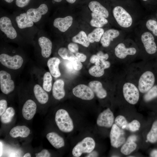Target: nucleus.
Listing matches in <instances>:
<instances>
[{"instance_id":"obj_1","label":"nucleus","mask_w":157,"mask_h":157,"mask_svg":"<svg viewBox=\"0 0 157 157\" xmlns=\"http://www.w3.org/2000/svg\"><path fill=\"white\" fill-rule=\"evenodd\" d=\"M147 61L142 60L125 66L126 78L137 86L140 93L145 94L155 84L156 76L148 67Z\"/></svg>"},{"instance_id":"obj_2","label":"nucleus","mask_w":157,"mask_h":157,"mask_svg":"<svg viewBox=\"0 0 157 157\" xmlns=\"http://www.w3.org/2000/svg\"><path fill=\"white\" fill-rule=\"evenodd\" d=\"M114 54L120 65L125 66L141 60L140 53L134 40L126 38L117 44L114 50Z\"/></svg>"},{"instance_id":"obj_3","label":"nucleus","mask_w":157,"mask_h":157,"mask_svg":"<svg viewBox=\"0 0 157 157\" xmlns=\"http://www.w3.org/2000/svg\"><path fill=\"white\" fill-rule=\"evenodd\" d=\"M113 16L121 30L130 31L135 28L142 19V13L129 11L121 6H117L113 9Z\"/></svg>"},{"instance_id":"obj_4","label":"nucleus","mask_w":157,"mask_h":157,"mask_svg":"<svg viewBox=\"0 0 157 157\" xmlns=\"http://www.w3.org/2000/svg\"><path fill=\"white\" fill-rule=\"evenodd\" d=\"M140 29L136 33L134 40L140 50L142 60L147 61L149 56L157 52V45L154 35L141 26Z\"/></svg>"},{"instance_id":"obj_5","label":"nucleus","mask_w":157,"mask_h":157,"mask_svg":"<svg viewBox=\"0 0 157 157\" xmlns=\"http://www.w3.org/2000/svg\"><path fill=\"white\" fill-rule=\"evenodd\" d=\"M119 81V86L122 89L125 99L131 104H136L139 100L140 96V93L137 86L126 78L124 72L120 74Z\"/></svg>"},{"instance_id":"obj_6","label":"nucleus","mask_w":157,"mask_h":157,"mask_svg":"<svg viewBox=\"0 0 157 157\" xmlns=\"http://www.w3.org/2000/svg\"><path fill=\"white\" fill-rule=\"evenodd\" d=\"M55 120L59 129L63 132H69L74 129L73 121L68 112L65 109H60L56 112Z\"/></svg>"},{"instance_id":"obj_7","label":"nucleus","mask_w":157,"mask_h":157,"mask_svg":"<svg viewBox=\"0 0 157 157\" xmlns=\"http://www.w3.org/2000/svg\"><path fill=\"white\" fill-rule=\"evenodd\" d=\"M95 145L94 140L91 137H87L77 143L74 147L72 154L74 157H78L83 153H89L93 151Z\"/></svg>"},{"instance_id":"obj_8","label":"nucleus","mask_w":157,"mask_h":157,"mask_svg":"<svg viewBox=\"0 0 157 157\" xmlns=\"http://www.w3.org/2000/svg\"><path fill=\"white\" fill-rule=\"evenodd\" d=\"M125 32L122 30L110 29L104 32L100 40L102 46L104 47H109L111 42L116 38L124 39L126 38Z\"/></svg>"},{"instance_id":"obj_9","label":"nucleus","mask_w":157,"mask_h":157,"mask_svg":"<svg viewBox=\"0 0 157 157\" xmlns=\"http://www.w3.org/2000/svg\"><path fill=\"white\" fill-rule=\"evenodd\" d=\"M0 62L4 66L10 69H17L22 66L23 60L20 56L16 55L13 56L2 53L0 55Z\"/></svg>"},{"instance_id":"obj_10","label":"nucleus","mask_w":157,"mask_h":157,"mask_svg":"<svg viewBox=\"0 0 157 157\" xmlns=\"http://www.w3.org/2000/svg\"><path fill=\"white\" fill-rule=\"evenodd\" d=\"M110 137L111 145L115 148L120 147L125 141L124 131L115 124L112 126Z\"/></svg>"},{"instance_id":"obj_11","label":"nucleus","mask_w":157,"mask_h":157,"mask_svg":"<svg viewBox=\"0 0 157 157\" xmlns=\"http://www.w3.org/2000/svg\"><path fill=\"white\" fill-rule=\"evenodd\" d=\"M0 85L1 91L6 94L12 92L15 88L14 83L10 75L5 71H0Z\"/></svg>"},{"instance_id":"obj_12","label":"nucleus","mask_w":157,"mask_h":157,"mask_svg":"<svg viewBox=\"0 0 157 157\" xmlns=\"http://www.w3.org/2000/svg\"><path fill=\"white\" fill-rule=\"evenodd\" d=\"M76 97L84 100H90L94 97V93L89 86L80 84L75 87L72 90Z\"/></svg>"},{"instance_id":"obj_13","label":"nucleus","mask_w":157,"mask_h":157,"mask_svg":"<svg viewBox=\"0 0 157 157\" xmlns=\"http://www.w3.org/2000/svg\"><path fill=\"white\" fill-rule=\"evenodd\" d=\"M114 121L113 114L110 109L108 108L99 114L97 123L99 126L110 128L113 124Z\"/></svg>"},{"instance_id":"obj_14","label":"nucleus","mask_w":157,"mask_h":157,"mask_svg":"<svg viewBox=\"0 0 157 157\" xmlns=\"http://www.w3.org/2000/svg\"><path fill=\"white\" fill-rule=\"evenodd\" d=\"M58 53L62 58L71 61L75 70L78 71L82 68L83 65L81 62L68 49L65 47H61L59 49Z\"/></svg>"},{"instance_id":"obj_15","label":"nucleus","mask_w":157,"mask_h":157,"mask_svg":"<svg viewBox=\"0 0 157 157\" xmlns=\"http://www.w3.org/2000/svg\"><path fill=\"white\" fill-rule=\"evenodd\" d=\"M0 28L7 37L11 39L16 38L17 32L12 26L10 19L6 17H3L0 19Z\"/></svg>"},{"instance_id":"obj_16","label":"nucleus","mask_w":157,"mask_h":157,"mask_svg":"<svg viewBox=\"0 0 157 157\" xmlns=\"http://www.w3.org/2000/svg\"><path fill=\"white\" fill-rule=\"evenodd\" d=\"M48 11V8L45 4H42L37 8H31L27 11L26 13L33 22L39 21L42 15L45 14Z\"/></svg>"},{"instance_id":"obj_17","label":"nucleus","mask_w":157,"mask_h":157,"mask_svg":"<svg viewBox=\"0 0 157 157\" xmlns=\"http://www.w3.org/2000/svg\"><path fill=\"white\" fill-rule=\"evenodd\" d=\"M37 105L33 100L28 99L24 104L22 110V115L24 119L27 120L31 119L36 113Z\"/></svg>"},{"instance_id":"obj_18","label":"nucleus","mask_w":157,"mask_h":157,"mask_svg":"<svg viewBox=\"0 0 157 157\" xmlns=\"http://www.w3.org/2000/svg\"><path fill=\"white\" fill-rule=\"evenodd\" d=\"M73 19L72 17L70 16L64 18H57L54 19L53 25L54 27L58 28L60 31L65 32L72 25Z\"/></svg>"},{"instance_id":"obj_19","label":"nucleus","mask_w":157,"mask_h":157,"mask_svg":"<svg viewBox=\"0 0 157 157\" xmlns=\"http://www.w3.org/2000/svg\"><path fill=\"white\" fill-rule=\"evenodd\" d=\"M38 42L41 48L42 56L45 58L49 57L51 53L52 43L48 38L44 36L40 37Z\"/></svg>"},{"instance_id":"obj_20","label":"nucleus","mask_w":157,"mask_h":157,"mask_svg":"<svg viewBox=\"0 0 157 157\" xmlns=\"http://www.w3.org/2000/svg\"><path fill=\"white\" fill-rule=\"evenodd\" d=\"M88 86L99 98L103 99L107 97L106 90L103 87L102 83L98 81H90L88 84Z\"/></svg>"},{"instance_id":"obj_21","label":"nucleus","mask_w":157,"mask_h":157,"mask_svg":"<svg viewBox=\"0 0 157 157\" xmlns=\"http://www.w3.org/2000/svg\"><path fill=\"white\" fill-rule=\"evenodd\" d=\"M88 7L93 13L106 19L109 16V13L107 9L98 1H92L90 2L89 3Z\"/></svg>"},{"instance_id":"obj_22","label":"nucleus","mask_w":157,"mask_h":157,"mask_svg":"<svg viewBox=\"0 0 157 157\" xmlns=\"http://www.w3.org/2000/svg\"><path fill=\"white\" fill-rule=\"evenodd\" d=\"M64 86V82L62 79H58L54 82L52 92L53 95L56 99L60 100L65 97V92Z\"/></svg>"},{"instance_id":"obj_23","label":"nucleus","mask_w":157,"mask_h":157,"mask_svg":"<svg viewBox=\"0 0 157 157\" xmlns=\"http://www.w3.org/2000/svg\"><path fill=\"white\" fill-rule=\"evenodd\" d=\"M60 63V59L55 57L50 58L47 61V65L50 73L54 77H58L61 75L59 68Z\"/></svg>"},{"instance_id":"obj_24","label":"nucleus","mask_w":157,"mask_h":157,"mask_svg":"<svg viewBox=\"0 0 157 157\" xmlns=\"http://www.w3.org/2000/svg\"><path fill=\"white\" fill-rule=\"evenodd\" d=\"M30 133L29 128L25 126H17L10 131V135L13 138L18 137L24 138L28 137Z\"/></svg>"},{"instance_id":"obj_25","label":"nucleus","mask_w":157,"mask_h":157,"mask_svg":"<svg viewBox=\"0 0 157 157\" xmlns=\"http://www.w3.org/2000/svg\"><path fill=\"white\" fill-rule=\"evenodd\" d=\"M46 138L50 144L56 149L60 148L65 145L63 139L56 133L51 132L48 133Z\"/></svg>"},{"instance_id":"obj_26","label":"nucleus","mask_w":157,"mask_h":157,"mask_svg":"<svg viewBox=\"0 0 157 157\" xmlns=\"http://www.w3.org/2000/svg\"><path fill=\"white\" fill-rule=\"evenodd\" d=\"M45 91L38 84L35 85L33 88L35 96L38 102L42 104H45L48 100V95Z\"/></svg>"},{"instance_id":"obj_27","label":"nucleus","mask_w":157,"mask_h":157,"mask_svg":"<svg viewBox=\"0 0 157 157\" xmlns=\"http://www.w3.org/2000/svg\"><path fill=\"white\" fill-rule=\"evenodd\" d=\"M15 20L18 26L21 29L31 27L33 25V22L28 16L26 13H21L17 16Z\"/></svg>"},{"instance_id":"obj_28","label":"nucleus","mask_w":157,"mask_h":157,"mask_svg":"<svg viewBox=\"0 0 157 157\" xmlns=\"http://www.w3.org/2000/svg\"><path fill=\"white\" fill-rule=\"evenodd\" d=\"M91 15L92 19L90 21V24L92 26L101 28L108 22L106 18L94 13H91Z\"/></svg>"},{"instance_id":"obj_29","label":"nucleus","mask_w":157,"mask_h":157,"mask_svg":"<svg viewBox=\"0 0 157 157\" xmlns=\"http://www.w3.org/2000/svg\"><path fill=\"white\" fill-rule=\"evenodd\" d=\"M140 22L141 26L145 27L147 30L155 36L157 37V21L155 20L149 19L145 21V22L141 21Z\"/></svg>"},{"instance_id":"obj_30","label":"nucleus","mask_w":157,"mask_h":157,"mask_svg":"<svg viewBox=\"0 0 157 157\" xmlns=\"http://www.w3.org/2000/svg\"><path fill=\"white\" fill-rule=\"evenodd\" d=\"M72 40L73 42L79 44L85 47H88L90 44V42L88 36L83 31H80L73 37Z\"/></svg>"},{"instance_id":"obj_31","label":"nucleus","mask_w":157,"mask_h":157,"mask_svg":"<svg viewBox=\"0 0 157 157\" xmlns=\"http://www.w3.org/2000/svg\"><path fill=\"white\" fill-rule=\"evenodd\" d=\"M104 32V29L101 28H97L94 29L88 35V37L90 42L93 43L94 42H99Z\"/></svg>"},{"instance_id":"obj_32","label":"nucleus","mask_w":157,"mask_h":157,"mask_svg":"<svg viewBox=\"0 0 157 157\" xmlns=\"http://www.w3.org/2000/svg\"><path fill=\"white\" fill-rule=\"evenodd\" d=\"M15 114L14 108L11 107L8 108L1 116V121L3 124L10 122L12 120Z\"/></svg>"},{"instance_id":"obj_33","label":"nucleus","mask_w":157,"mask_h":157,"mask_svg":"<svg viewBox=\"0 0 157 157\" xmlns=\"http://www.w3.org/2000/svg\"><path fill=\"white\" fill-rule=\"evenodd\" d=\"M137 147L134 142H126L122 147L120 151L121 153L126 155L130 154L134 151Z\"/></svg>"},{"instance_id":"obj_34","label":"nucleus","mask_w":157,"mask_h":157,"mask_svg":"<svg viewBox=\"0 0 157 157\" xmlns=\"http://www.w3.org/2000/svg\"><path fill=\"white\" fill-rule=\"evenodd\" d=\"M52 80V77L50 72H47L44 74L42 86L43 89L46 91L49 92L51 90Z\"/></svg>"},{"instance_id":"obj_35","label":"nucleus","mask_w":157,"mask_h":157,"mask_svg":"<svg viewBox=\"0 0 157 157\" xmlns=\"http://www.w3.org/2000/svg\"><path fill=\"white\" fill-rule=\"evenodd\" d=\"M147 137L148 141L151 143H154L157 141V121L153 123Z\"/></svg>"},{"instance_id":"obj_36","label":"nucleus","mask_w":157,"mask_h":157,"mask_svg":"<svg viewBox=\"0 0 157 157\" xmlns=\"http://www.w3.org/2000/svg\"><path fill=\"white\" fill-rule=\"evenodd\" d=\"M157 97V84H155L148 91L144 94L143 99L146 102L149 101Z\"/></svg>"},{"instance_id":"obj_37","label":"nucleus","mask_w":157,"mask_h":157,"mask_svg":"<svg viewBox=\"0 0 157 157\" xmlns=\"http://www.w3.org/2000/svg\"><path fill=\"white\" fill-rule=\"evenodd\" d=\"M89 73L91 76L95 77H100L103 76L105 73L104 69L100 65L99 66L94 65L89 70Z\"/></svg>"},{"instance_id":"obj_38","label":"nucleus","mask_w":157,"mask_h":157,"mask_svg":"<svg viewBox=\"0 0 157 157\" xmlns=\"http://www.w3.org/2000/svg\"><path fill=\"white\" fill-rule=\"evenodd\" d=\"M115 123L119 128L127 129L128 123L124 116L121 115L117 116L115 119Z\"/></svg>"},{"instance_id":"obj_39","label":"nucleus","mask_w":157,"mask_h":157,"mask_svg":"<svg viewBox=\"0 0 157 157\" xmlns=\"http://www.w3.org/2000/svg\"><path fill=\"white\" fill-rule=\"evenodd\" d=\"M140 126V123L138 121L134 120L128 123L127 129L132 131H135L139 130Z\"/></svg>"},{"instance_id":"obj_40","label":"nucleus","mask_w":157,"mask_h":157,"mask_svg":"<svg viewBox=\"0 0 157 157\" xmlns=\"http://www.w3.org/2000/svg\"><path fill=\"white\" fill-rule=\"evenodd\" d=\"M68 49L73 53H76L78 52V45L74 43H70L68 45Z\"/></svg>"},{"instance_id":"obj_41","label":"nucleus","mask_w":157,"mask_h":157,"mask_svg":"<svg viewBox=\"0 0 157 157\" xmlns=\"http://www.w3.org/2000/svg\"><path fill=\"white\" fill-rule=\"evenodd\" d=\"M7 103L5 99H1L0 101V116H1L6 110L7 107Z\"/></svg>"},{"instance_id":"obj_42","label":"nucleus","mask_w":157,"mask_h":157,"mask_svg":"<svg viewBox=\"0 0 157 157\" xmlns=\"http://www.w3.org/2000/svg\"><path fill=\"white\" fill-rule=\"evenodd\" d=\"M97 55L99 57L101 62L107 60L109 57V55L108 53H104L101 51L97 53Z\"/></svg>"},{"instance_id":"obj_43","label":"nucleus","mask_w":157,"mask_h":157,"mask_svg":"<svg viewBox=\"0 0 157 157\" xmlns=\"http://www.w3.org/2000/svg\"><path fill=\"white\" fill-rule=\"evenodd\" d=\"M90 62L92 63H94L96 66L100 65L101 62L98 56L97 55H93L91 57Z\"/></svg>"},{"instance_id":"obj_44","label":"nucleus","mask_w":157,"mask_h":157,"mask_svg":"<svg viewBox=\"0 0 157 157\" xmlns=\"http://www.w3.org/2000/svg\"><path fill=\"white\" fill-rule=\"evenodd\" d=\"M35 155L36 157H49L51 155L47 150L44 149L40 152L35 154Z\"/></svg>"},{"instance_id":"obj_45","label":"nucleus","mask_w":157,"mask_h":157,"mask_svg":"<svg viewBox=\"0 0 157 157\" xmlns=\"http://www.w3.org/2000/svg\"><path fill=\"white\" fill-rule=\"evenodd\" d=\"M30 1V0H16L15 4L18 7L23 8L27 5Z\"/></svg>"},{"instance_id":"obj_46","label":"nucleus","mask_w":157,"mask_h":157,"mask_svg":"<svg viewBox=\"0 0 157 157\" xmlns=\"http://www.w3.org/2000/svg\"><path fill=\"white\" fill-rule=\"evenodd\" d=\"M75 56L81 62H84L87 58L85 55L78 52L75 53Z\"/></svg>"},{"instance_id":"obj_47","label":"nucleus","mask_w":157,"mask_h":157,"mask_svg":"<svg viewBox=\"0 0 157 157\" xmlns=\"http://www.w3.org/2000/svg\"><path fill=\"white\" fill-rule=\"evenodd\" d=\"M100 65L105 69L109 68L110 67L111 64L110 62L107 60L101 62Z\"/></svg>"},{"instance_id":"obj_48","label":"nucleus","mask_w":157,"mask_h":157,"mask_svg":"<svg viewBox=\"0 0 157 157\" xmlns=\"http://www.w3.org/2000/svg\"><path fill=\"white\" fill-rule=\"evenodd\" d=\"M66 66L67 69L70 71H72L74 68L72 63L69 60L67 62Z\"/></svg>"},{"instance_id":"obj_49","label":"nucleus","mask_w":157,"mask_h":157,"mask_svg":"<svg viewBox=\"0 0 157 157\" xmlns=\"http://www.w3.org/2000/svg\"><path fill=\"white\" fill-rule=\"evenodd\" d=\"M137 139V136L135 135L130 136L127 140V142H135Z\"/></svg>"},{"instance_id":"obj_50","label":"nucleus","mask_w":157,"mask_h":157,"mask_svg":"<svg viewBox=\"0 0 157 157\" xmlns=\"http://www.w3.org/2000/svg\"><path fill=\"white\" fill-rule=\"evenodd\" d=\"M98 155V154L97 152L96 151H92L90 153H89L86 157H97Z\"/></svg>"},{"instance_id":"obj_51","label":"nucleus","mask_w":157,"mask_h":157,"mask_svg":"<svg viewBox=\"0 0 157 157\" xmlns=\"http://www.w3.org/2000/svg\"><path fill=\"white\" fill-rule=\"evenodd\" d=\"M151 157H157V150H154L152 151L150 154Z\"/></svg>"},{"instance_id":"obj_52","label":"nucleus","mask_w":157,"mask_h":157,"mask_svg":"<svg viewBox=\"0 0 157 157\" xmlns=\"http://www.w3.org/2000/svg\"><path fill=\"white\" fill-rule=\"evenodd\" d=\"M31 155L29 153H26L23 156L24 157H31Z\"/></svg>"},{"instance_id":"obj_53","label":"nucleus","mask_w":157,"mask_h":157,"mask_svg":"<svg viewBox=\"0 0 157 157\" xmlns=\"http://www.w3.org/2000/svg\"><path fill=\"white\" fill-rule=\"evenodd\" d=\"M2 144L1 142H0V156H1L2 152Z\"/></svg>"},{"instance_id":"obj_54","label":"nucleus","mask_w":157,"mask_h":157,"mask_svg":"<svg viewBox=\"0 0 157 157\" xmlns=\"http://www.w3.org/2000/svg\"><path fill=\"white\" fill-rule=\"evenodd\" d=\"M66 1L69 3H74L76 0H66Z\"/></svg>"},{"instance_id":"obj_55","label":"nucleus","mask_w":157,"mask_h":157,"mask_svg":"<svg viewBox=\"0 0 157 157\" xmlns=\"http://www.w3.org/2000/svg\"><path fill=\"white\" fill-rule=\"evenodd\" d=\"M6 2L8 3H10L13 2L14 0H4Z\"/></svg>"},{"instance_id":"obj_56","label":"nucleus","mask_w":157,"mask_h":157,"mask_svg":"<svg viewBox=\"0 0 157 157\" xmlns=\"http://www.w3.org/2000/svg\"><path fill=\"white\" fill-rule=\"evenodd\" d=\"M54 1L55 2H59L61 1L62 0H54Z\"/></svg>"},{"instance_id":"obj_57","label":"nucleus","mask_w":157,"mask_h":157,"mask_svg":"<svg viewBox=\"0 0 157 157\" xmlns=\"http://www.w3.org/2000/svg\"><path fill=\"white\" fill-rule=\"evenodd\" d=\"M142 0L144 1H147L148 0Z\"/></svg>"},{"instance_id":"obj_58","label":"nucleus","mask_w":157,"mask_h":157,"mask_svg":"<svg viewBox=\"0 0 157 157\" xmlns=\"http://www.w3.org/2000/svg\"><path fill=\"white\" fill-rule=\"evenodd\" d=\"M156 16H157V14H156Z\"/></svg>"}]
</instances>
